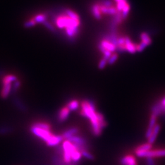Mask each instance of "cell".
<instances>
[{
    "label": "cell",
    "mask_w": 165,
    "mask_h": 165,
    "mask_svg": "<svg viewBox=\"0 0 165 165\" xmlns=\"http://www.w3.org/2000/svg\"><path fill=\"white\" fill-rule=\"evenodd\" d=\"M81 114L90 121L92 133L95 136H99L102 130L107 126L104 115L95 111V105L91 100H85L81 103Z\"/></svg>",
    "instance_id": "obj_1"
},
{
    "label": "cell",
    "mask_w": 165,
    "mask_h": 165,
    "mask_svg": "<svg viewBox=\"0 0 165 165\" xmlns=\"http://www.w3.org/2000/svg\"><path fill=\"white\" fill-rule=\"evenodd\" d=\"M30 130L34 135H36V136L39 138L42 139V140L45 141L46 143L47 142H49V141L54 135L50 132V130H47L40 128L39 127L34 126V125H32L31 126Z\"/></svg>",
    "instance_id": "obj_2"
},
{
    "label": "cell",
    "mask_w": 165,
    "mask_h": 165,
    "mask_svg": "<svg viewBox=\"0 0 165 165\" xmlns=\"http://www.w3.org/2000/svg\"><path fill=\"white\" fill-rule=\"evenodd\" d=\"M136 155L139 157L142 158H154V157H165V149H159L154 150H149L147 152H141L136 154Z\"/></svg>",
    "instance_id": "obj_3"
},
{
    "label": "cell",
    "mask_w": 165,
    "mask_h": 165,
    "mask_svg": "<svg viewBox=\"0 0 165 165\" xmlns=\"http://www.w3.org/2000/svg\"><path fill=\"white\" fill-rule=\"evenodd\" d=\"M156 121H157V116H155L154 114L151 115L150 119V121H149V126L147 127V130L146 133V138L147 139H149V138L151 134L152 133L153 130L155 127V126H156Z\"/></svg>",
    "instance_id": "obj_4"
},
{
    "label": "cell",
    "mask_w": 165,
    "mask_h": 165,
    "mask_svg": "<svg viewBox=\"0 0 165 165\" xmlns=\"http://www.w3.org/2000/svg\"><path fill=\"white\" fill-rule=\"evenodd\" d=\"M70 111L69 109L67 108V106L61 108L58 113V120L59 122H63L68 118L69 116Z\"/></svg>",
    "instance_id": "obj_5"
},
{
    "label": "cell",
    "mask_w": 165,
    "mask_h": 165,
    "mask_svg": "<svg viewBox=\"0 0 165 165\" xmlns=\"http://www.w3.org/2000/svg\"><path fill=\"white\" fill-rule=\"evenodd\" d=\"M121 165H137L135 158L132 155H126L120 160Z\"/></svg>",
    "instance_id": "obj_6"
},
{
    "label": "cell",
    "mask_w": 165,
    "mask_h": 165,
    "mask_svg": "<svg viewBox=\"0 0 165 165\" xmlns=\"http://www.w3.org/2000/svg\"><path fill=\"white\" fill-rule=\"evenodd\" d=\"M160 129H161V127L159 124H157L155 126L152 134H151L149 138V139H148V143H149L150 144L152 145V144L155 142L158 135H159L160 132Z\"/></svg>",
    "instance_id": "obj_7"
},
{
    "label": "cell",
    "mask_w": 165,
    "mask_h": 165,
    "mask_svg": "<svg viewBox=\"0 0 165 165\" xmlns=\"http://www.w3.org/2000/svg\"><path fill=\"white\" fill-rule=\"evenodd\" d=\"M79 130L76 128V127H73V128H71L68 130H67L66 131H65L63 135H62V136L63 137L64 139H67L68 140L70 138L77 135V134L78 133Z\"/></svg>",
    "instance_id": "obj_8"
},
{
    "label": "cell",
    "mask_w": 165,
    "mask_h": 165,
    "mask_svg": "<svg viewBox=\"0 0 165 165\" xmlns=\"http://www.w3.org/2000/svg\"><path fill=\"white\" fill-rule=\"evenodd\" d=\"M12 90L11 84L3 85L2 90L1 91V96L3 99H6L8 97Z\"/></svg>",
    "instance_id": "obj_9"
},
{
    "label": "cell",
    "mask_w": 165,
    "mask_h": 165,
    "mask_svg": "<svg viewBox=\"0 0 165 165\" xmlns=\"http://www.w3.org/2000/svg\"><path fill=\"white\" fill-rule=\"evenodd\" d=\"M52 163L53 165H66L67 164L65 163L63 159V157L57 154L53 156Z\"/></svg>",
    "instance_id": "obj_10"
},
{
    "label": "cell",
    "mask_w": 165,
    "mask_h": 165,
    "mask_svg": "<svg viewBox=\"0 0 165 165\" xmlns=\"http://www.w3.org/2000/svg\"><path fill=\"white\" fill-rule=\"evenodd\" d=\"M151 147H152V145L148 142L142 144V145L136 147V149H135V153L138 154V153L147 152V151H149L151 149Z\"/></svg>",
    "instance_id": "obj_11"
},
{
    "label": "cell",
    "mask_w": 165,
    "mask_h": 165,
    "mask_svg": "<svg viewBox=\"0 0 165 165\" xmlns=\"http://www.w3.org/2000/svg\"><path fill=\"white\" fill-rule=\"evenodd\" d=\"M67 108L69 109V111H75L79 107V103L77 100H73L69 102L67 105Z\"/></svg>",
    "instance_id": "obj_12"
},
{
    "label": "cell",
    "mask_w": 165,
    "mask_h": 165,
    "mask_svg": "<svg viewBox=\"0 0 165 165\" xmlns=\"http://www.w3.org/2000/svg\"><path fill=\"white\" fill-rule=\"evenodd\" d=\"M17 80V77L15 75H8L5 76L3 80V85L6 84H11V82L13 81H16Z\"/></svg>",
    "instance_id": "obj_13"
},
{
    "label": "cell",
    "mask_w": 165,
    "mask_h": 165,
    "mask_svg": "<svg viewBox=\"0 0 165 165\" xmlns=\"http://www.w3.org/2000/svg\"><path fill=\"white\" fill-rule=\"evenodd\" d=\"M34 126H36L37 127H39L40 128H42L44 130H50L51 127L50 124L45 122H35L33 124Z\"/></svg>",
    "instance_id": "obj_14"
},
{
    "label": "cell",
    "mask_w": 165,
    "mask_h": 165,
    "mask_svg": "<svg viewBox=\"0 0 165 165\" xmlns=\"http://www.w3.org/2000/svg\"><path fill=\"white\" fill-rule=\"evenodd\" d=\"M33 20L36 23H43L47 20V16L45 14H39L34 17Z\"/></svg>",
    "instance_id": "obj_15"
},
{
    "label": "cell",
    "mask_w": 165,
    "mask_h": 165,
    "mask_svg": "<svg viewBox=\"0 0 165 165\" xmlns=\"http://www.w3.org/2000/svg\"><path fill=\"white\" fill-rule=\"evenodd\" d=\"M92 12L94 16L98 19H100L101 15H100V7L97 5H95L92 8Z\"/></svg>",
    "instance_id": "obj_16"
},
{
    "label": "cell",
    "mask_w": 165,
    "mask_h": 165,
    "mask_svg": "<svg viewBox=\"0 0 165 165\" xmlns=\"http://www.w3.org/2000/svg\"><path fill=\"white\" fill-rule=\"evenodd\" d=\"M14 102L15 104L16 105V106L20 109L22 110V111H25L26 110V107L25 106V105L23 104V103L20 101L18 99H14Z\"/></svg>",
    "instance_id": "obj_17"
},
{
    "label": "cell",
    "mask_w": 165,
    "mask_h": 165,
    "mask_svg": "<svg viewBox=\"0 0 165 165\" xmlns=\"http://www.w3.org/2000/svg\"><path fill=\"white\" fill-rule=\"evenodd\" d=\"M81 154V155L84 156L86 158V159H87L88 160H94V156L92 154H91L90 152H89L88 150L82 151V152Z\"/></svg>",
    "instance_id": "obj_18"
},
{
    "label": "cell",
    "mask_w": 165,
    "mask_h": 165,
    "mask_svg": "<svg viewBox=\"0 0 165 165\" xmlns=\"http://www.w3.org/2000/svg\"><path fill=\"white\" fill-rule=\"evenodd\" d=\"M141 39H142V42L144 43V44H146L147 45L151 43L150 39L146 34H142L141 35Z\"/></svg>",
    "instance_id": "obj_19"
},
{
    "label": "cell",
    "mask_w": 165,
    "mask_h": 165,
    "mask_svg": "<svg viewBox=\"0 0 165 165\" xmlns=\"http://www.w3.org/2000/svg\"><path fill=\"white\" fill-rule=\"evenodd\" d=\"M20 85H21V82H20V81H18V80L16 81L15 82H14V84L13 85V86L12 87V90L11 91H12L13 92H14V91L16 92L20 88Z\"/></svg>",
    "instance_id": "obj_20"
},
{
    "label": "cell",
    "mask_w": 165,
    "mask_h": 165,
    "mask_svg": "<svg viewBox=\"0 0 165 165\" xmlns=\"http://www.w3.org/2000/svg\"><path fill=\"white\" fill-rule=\"evenodd\" d=\"M43 24L44 25V26L47 28L49 29L50 31H51L52 32H54L55 31H56V30H55V28H54V26L50 22H47V20L43 23Z\"/></svg>",
    "instance_id": "obj_21"
},
{
    "label": "cell",
    "mask_w": 165,
    "mask_h": 165,
    "mask_svg": "<svg viewBox=\"0 0 165 165\" xmlns=\"http://www.w3.org/2000/svg\"><path fill=\"white\" fill-rule=\"evenodd\" d=\"M36 24V23L34 22V20H33V18L31 19L29 21H28L26 22H25L24 26L25 28H31L32 26H34Z\"/></svg>",
    "instance_id": "obj_22"
},
{
    "label": "cell",
    "mask_w": 165,
    "mask_h": 165,
    "mask_svg": "<svg viewBox=\"0 0 165 165\" xmlns=\"http://www.w3.org/2000/svg\"><path fill=\"white\" fill-rule=\"evenodd\" d=\"M117 59H118V55H117V54L112 55V56H111V57H110L109 59H108L109 60V64H113Z\"/></svg>",
    "instance_id": "obj_23"
},
{
    "label": "cell",
    "mask_w": 165,
    "mask_h": 165,
    "mask_svg": "<svg viewBox=\"0 0 165 165\" xmlns=\"http://www.w3.org/2000/svg\"><path fill=\"white\" fill-rule=\"evenodd\" d=\"M11 132V128L9 127H2L0 128V134L8 133Z\"/></svg>",
    "instance_id": "obj_24"
},
{
    "label": "cell",
    "mask_w": 165,
    "mask_h": 165,
    "mask_svg": "<svg viewBox=\"0 0 165 165\" xmlns=\"http://www.w3.org/2000/svg\"><path fill=\"white\" fill-rule=\"evenodd\" d=\"M106 63H107V60L105 58L102 59V61L100 62V63H99V68H104L105 66L106 65Z\"/></svg>",
    "instance_id": "obj_25"
},
{
    "label": "cell",
    "mask_w": 165,
    "mask_h": 165,
    "mask_svg": "<svg viewBox=\"0 0 165 165\" xmlns=\"http://www.w3.org/2000/svg\"><path fill=\"white\" fill-rule=\"evenodd\" d=\"M146 163H147V165H155L152 158H147Z\"/></svg>",
    "instance_id": "obj_26"
},
{
    "label": "cell",
    "mask_w": 165,
    "mask_h": 165,
    "mask_svg": "<svg viewBox=\"0 0 165 165\" xmlns=\"http://www.w3.org/2000/svg\"><path fill=\"white\" fill-rule=\"evenodd\" d=\"M66 165H79V162H75V161H72L70 163L66 164Z\"/></svg>",
    "instance_id": "obj_27"
},
{
    "label": "cell",
    "mask_w": 165,
    "mask_h": 165,
    "mask_svg": "<svg viewBox=\"0 0 165 165\" xmlns=\"http://www.w3.org/2000/svg\"><path fill=\"white\" fill-rule=\"evenodd\" d=\"M116 1L117 2H119V1H126V0H116Z\"/></svg>",
    "instance_id": "obj_28"
}]
</instances>
